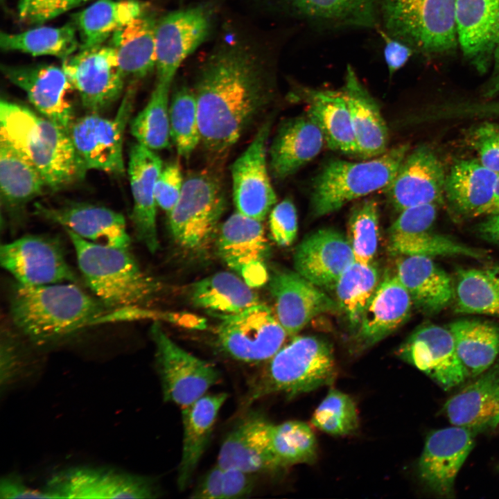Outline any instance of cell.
<instances>
[{"label": "cell", "mask_w": 499, "mask_h": 499, "mask_svg": "<svg viewBox=\"0 0 499 499\" xmlns=\"http://www.w3.org/2000/svg\"><path fill=\"white\" fill-rule=\"evenodd\" d=\"M467 142L486 167L499 174V123L490 121L472 127Z\"/></svg>", "instance_id": "816d5d0a"}, {"label": "cell", "mask_w": 499, "mask_h": 499, "mask_svg": "<svg viewBox=\"0 0 499 499\" xmlns=\"http://www.w3.org/2000/svg\"><path fill=\"white\" fill-rule=\"evenodd\" d=\"M446 173L435 152L427 146H419L407 154L383 191L399 212L421 204L439 205L445 197Z\"/></svg>", "instance_id": "ac0fdd59"}, {"label": "cell", "mask_w": 499, "mask_h": 499, "mask_svg": "<svg viewBox=\"0 0 499 499\" xmlns=\"http://www.w3.org/2000/svg\"><path fill=\"white\" fill-rule=\"evenodd\" d=\"M379 272L371 263L355 261L342 274L335 290L338 304L349 323L358 326L363 313L380 283Z\"/></svg>", "instance_id": "bcb514c9"}, {"label": "cell", "mask_w": 499, "mask_h": 499, "mask_svg": "<svg viewBox=\"0 0 499 499\" xmlns=\"http://www.w3.org/2000/svg\"><path fill=\"white\" fill-rule=\"evenodd\" d=\"M396 275L412 301L427 313H437L454 298V285L448 274L430 257L401 256Z\"/></svg>", "instance_id": "e575fe53"}, {"label": "cell", "mask_w": 499, "mask_h": 499, "mask_svg": "<svg viewBox=\"0 0 499 499\" xmlns=\"http://www.w3.org/2000/svg\"><path fill=\"white\" fill-rule=\"evenodd\" d=\"M347 238L356 261L371 263L376 255L379 238V210L374 198L364 199L353 207L348 222Z\"/></svg>", "instance_id": "681fc988"}, {"label": "cell", "mask_w": 499, "mask_h": 499, "mask_svg": "<svg viewBox=\"0 0 499 499\" xmlns=\"http://www.w3.org/2000/svg\"><path fill=\"white\" fill-rule=\"evenodd\" d=\"M498 176L478 159L457 161L446 173L445 198L461 216L488 215L493 211Z\"/></svg>", "instance_id": "f546056e"}, {"label": "cell", "mask_w": 499, "mask_h": 499, "mask_svg": "<svg viewBox=\"0 0 499 499\" xmlns=\"http://www.w3.org/2000/svg\"><path fill=\"white\" fill-rule=\"evenodd\" d=\"M225 207L224 190L215 175L200 171L184 179L180 198L168 215L177 247L191 258H205L216 243Z\"/></svg>", "instance_id": "ba28073f"}, {"label": "cell", "mask_w": 499, "mask_h": 499, "mask_svg": "<svg viewBox=\"0 0 499 499\" xmlns=\"http://www.w3.org/2000/svg\"><path fill=\"white\" fill-rule=\"evenodd\" d=\"M62 67L89 113L100 114L122 94L125 78L109 44L79 50Z\"/></svg>", "instance_id": "5bb4252c"}, {"label": "cell", "mask_w": 499, "mask_h": 499, "mask_svg": "<svg viewBox=\"0 0 499 499\" xmlns=\"http://www.w3.org/2000/svg\"><path fill=\"white\" fill-rule=\"evenodd\" d=\"M271 121L264 123L252 142L231 166L232 195L236 211L263 221L277 204L267 164Z\"/></svg>", "instance_id": "2e32d148"}, {"label": "cell", "mask_w": 499, "mask_h": 499, "mask_svg": "<svg viewBox=\"0 0 499 499\" xmlns=\"http://www.w3.org/2000/svg\"><path fill=\"white\" fill-rule=\"evenodd\" d=\"M270 423L259 413L245 417L222 441L216 464L252 474L278 471L270 446Z\"/></svg>", "instance_id": "4316f807"}, {"label": "cell", "mask_w": 499, "mask_h": 499, "mask_svg": "<svg viewBox=\"0 0 499 499\" xmlns=\"http://www.w3.org/2000/svg\"><path fill=\"white\" fill-rule=\"evenodd\" d=\"M218 317V347L228 357L243 362H267L280 350L288 335L275 313L262 302Z\"/></svg>", "instance_id": "9c48e42d"}, {"label": "cell", "mask_w": 499, "mask_h": 499, "mask_svg": "<svg viewBox=\"0 0 499 499\" xmlns=\"http://www.w3.org/2000/svg\"><path fill=\"white\" fill-rule=\"evenodd\" d=\"M1 202L10 212H18L46 187L38 169L26 157L0 138Z\"/></svg>", "instance_id": "f35d334b"}, {"label": "cell", "mask_w": 499, "mask_h": 499, "mask_svg": "<svg viewBox=\"0 0 499 499\" xmlns=\"http://www.w3.org/2000/svg\"><path fill=\"white\" fill-rule=\"evenodd\" d=\"M324 137L306 113L281 124L269 149V170L273 178L283 180L295 173L321 152Z\"/></svg>", "instance_id": "83f0119b"}, {"label": "cell", "mask_w": 499, "mask_h": 499, "mask_svg": "<svg viewBox=\"0 0 499 499\" xmlns=\"http://www.w3.org/2000/svg\"><path fill=\"white\" fill-rule=\"evenodd\" d=\"M413 301L396 274L380 281L362 316L357 340L361 349L376 344L409 317Z\"/></svg>", "instance_id": "1f68e13d"}, {"label": "cell", "mask_w": 499, "mask_h": 499, "mask_svg": "<svg viewBox=\"0 0 499 499\" xmlns=\"http://www.w3.org/2000/svg\"><path fill=\"white\" fill-rule=\"evenodd\" d=\"M17 344L6 335L1 344V385L7 388L20 374L21 360Z\"/></svg>", "instance_id": "680465c9"}, {"label": "cell", "mask_w": 499, "mask_h": 499, "mask_svg": "<svg viewBox=\"0 0 499 499\" xmlns=\"http://www.w3.org/2000/svg\"><path fill=\"white\" fill-rule=\"evenodd\" d=\"M310 422L319 430L331 435H351L359 425L356 405L348 394L331 389L315 410Z\"/></svg>", "instance_id": "f907efd6"}, {"label": "cell", "mask_w": 499, "mask_h": 499, "mask_svg": "<svg viewBox=\"0 0 499 499\" xmlns=\"http://www.w3.org/2000/svg\"><path fill=\"white\" fill-rule=\"evenodd\" d=\"M170 85L157 80L148 103L130 122V132L137 142L154 151L165 149L170 144Z\"/></svg>", "instance_id": "ee69618b"}, {"label": "cell", "mask_w": 499, "mask_h": 499, "mask_svg": "<svg viewBox=\"0 0 499 499\" xmlns=\"http://www.w3.org/2000/svg\"><path fill=\"white\" fill-rule=\"evenodd\" d=\"M222 469L220 479V499L248 497L254 488L255 474L236 469Z\"/></svg>", "instance_id": "6f0895ef"}, {"label": "cell", "mask_w": 499, "mask_h": 499, "mask_svg": "<svg viewBox=\"0 0 499 499\" xmlns=\"http://www.w3.org/2000/svg\"><path fill=\"white\" fill-rule=\"evenodd\" d=\"M0 138L34 164L51 189L70 185L87 172L68 130L24 105L1 100Z\"/></svg>", "instance_id": "3957f363"}, {"label": "cell", "mask_w": 499, "mask_h": 499, "mask_svg": "<svg viewBox=\"0 0 499 499\" xmlns=\"http://www.w3.org/2000/svg\"><path fill=\"white\" fill-rule=\"evenodd\" d=\"M457 0H380L385 32L426 57L456 49Z\"/></svg>", "instance_id": "52a82bcc"}, {"label": "cell", "mask_w": 499, "mask_h": 499, "mask_svg": "<svg viewBox=\"0 0 499 499\" xmlns=\"http://www.w3.org/2000/svg\"><path fill=\"white\" fill-rule=\"evenodd\" d=\"M403 143L362 161L333 159L315 178L310 195L313 216L339 210L348 202L384 189L396 176L409 152Z\"/></svg>", "instance_id": "8992f818"}, {"label": "cell", "mask_w": 499, "mask_h": 499, "mask_svg": "<svg viewBox=\"0 0 499 499\" xmlns=\"http://www.w3.org/2000/svg\"><path fill=\"white\" fill-rule=\"evenodd\" d=\"M215 245L220 258L250 287L268 281L270 247L262 221L236 211L220 225Z\"/></svg>", "instance_id": "9a60e30c"}, {"label": "cell", "mask_w": 499, "mask_h": 499, "mask_svg": "<svg viewBox=\"0 0 499 499\" xmlns=\"http://www.w3.org/2000/svg\"><path fill=\"white\" fill-rule=\"evenodd\" d=\"M448 329L469 376H478L492 366L499 354L498 324L461 319L449 324Z\"/></svg>", "instance_id": "60d3db41"}, {"label": "cell", "mask_w": 499, "mask_h": 499, "mask_svg": "<svg viewBox=\"0 0 499 499\" xmlns=\"http://www.w3.org/2000/svg\"><path fill=\"white\" fill-rule=\"evenodd\" d=\"M295 271L322 289L333 290L356 260L347 238L332 229L308 234L295 249Z\"/></svg>", "instance_id": "cb8c5ba5"}, {"label": "cell", "mask_w": 499, "mask_h": 499, "mask_svg": "<svg viewBox=\"0 0 499 499\" xmlns=\"http://www.w3.org/2000/svg\"><path fill=\"white\" fill-rule=\"evenodd\" d=\"M191 298L195 306L217 317L236 314L261 303L252 287L228 272L195 282L191 289Z\"/></svg>", "instance_id": "ab89813d"}, {"label": "cell", "mask_w": 499, "mask_h": 499, "mask_svg": "<svg viewBox=\"0 0 499 499\" xmlns=\"http://www.w3.org/2000/svg\"><path fill=\"white\" fill-rule=\"evenodd\" d=\"M270 446L277 470L316 459L317 441L310 426L300 421L270 423Z\"/></svg>", "instance_id": "f6af8a7d"}, {"label": "cell", "mask_w": 499, "mask_h": 499, "mask_svg": "<svg viewBox=\"0 0 499 499\" xmlns=\"http://www.w3.org/2000/svg\"><path fill=\"white\" fill-rule=\"evenodd\" d=\"M3 76L21 89L30 103L41 114L69 130L74 120L69 97L73 89L62 67L40 64L27 66L1 65Z\"/></svg>", "instance_id": "ffe728a7"}, {"label": "cell", "mask_w": 499, "mask_h": 499, "mask_svg": "<svg viewBox=\"0 0 499 499\" xmlns=\"http://www.w3.org/2000/svg\"><path fill=\"white\" fill-rule=\"evenodd\" d=\"M397 355L425 373L444 390L469 377L448 329L434 324L417 328L399 347Z\"/></svg>", "instance_id": "e0dca14e"}, {"label": "cell", "mask_w": 499, "mask_h": 499, "mask_svg": "<svg viewBox=\"0 0 499 499\" xmlns=\"http://www.w3.org/2000/svg\"><path fill=\"white\" fill-rule=\"evenodd\" d=\"M297 214L290 198L276 204L269 213V228L272 239L279 245L288 246L297 233Z\"/></svg>", "instance_id": "db71d44e"}, {"label": "cell", "mask_w": 499, "mask_h": 499, "mask_svg": "<svg viewBox=\"0 0 499 499\" xmlns=\"http://www.w3.org/2000/svg\"><path fill=\"white\" fill-rule=\"evenodd\" d=\"M456 27L463 55L486 73L499 42V0H457Z\"/></svg>", "instance_id": "484cf974"}, {"label": "cell", "mask_w": 499, "mask_h": 499, "mask_svg": "<svg viewBox=\"0 0 499 499\" xmlns=\"http://www.w3.org/2000/svg\"><path fill=\"white\" fill-rule=\"evenodd\" d=\"M44 490L51 498H157V483L151 478L116 469L77 466L60 471Z\"/></svg>", "instance_id": "7c38bea8"}, {"label": "cell", "mask_w": 499, "mask_h": 499, "mask_svg": "<svg viewBox=\"0 0 499 499\" xmlns=\"http://www.w3.org/2000/svg\"><path fill=\"white\" fill-rule=\"evenodd\" d=\"M184 182L178 161H172L163 166L156 183L155 200L157 206L168 215L180 198Z\"/></svg>", "instance_id": "11a10c76"}, {"label": "cell", "mask_w": 499, "mask_h": 499, "mask_svg": "<svg viewBox=\"0 0 499 499\" xmlns=\"http://www.w3.org/2000/svg\"><path fill=\"white\" fill-rule=\"evenodd\" d=\"M444 412L451 424L475 433L496 428L499 423V362L450 398Z\"/></svg>", "instance_id": "4dcf8cb0"}, {"label": "cell", "mask_w": 499, "mask_h": 499, "mask_svg": "<svg viewBox=\"0 0 499 499\" xmlns=\"http://www.w3.org/2000/svg\"><path fill=\"white\" fill-rule=\"evenodd\" d=\"M292 100L306 105V113L322 130L328 147L358 155V148L347 102L340 91L297 86Z\"/></svg>", "instance_id": "f1b7e54d"}, {"label": "cell", "mask_w": 499, "mask_h": 499, "mask_svg": "<svg viewBox=\"0 0 499 499\" xmlns=\"http://www.w3.org/2000/svg\"><path fill=\"white\" fill-rule=\"evenodd\" d=\"M490 69L491 75L482 91V95L485 98H492L499 95V42L495 49Z\"/></svg>", "instance_id": "be15d7a7"}, {"label": "cell", "mask_w": 499, "mask_h": 499, "mask_svg": "<svg viewBox=\"0 0 499 499\" xmlns=\"http://www.w3.org/2000/svg\"><path fill=\"white\" fill-rule=\"evenodd\" d=\"M340 91L347 102L358 148L363 159L379 156L387 150L388 131L375 99L348 67Z\"/></svg>", "instance_id": "d6a6232c"}, {"label": "cell", "mask_w": 499, "mask_h": 499, "mask_svg": "<svg viewBox=\"0 0 499 499\" xmlns=\"http://www.w3.org/2000/svg\"><path fill=\"white\" fill-rule=\"evenodd\" d=\"M35 213L58 224L85 240L107 246L130 249L131 240L124 216L110 208L86 203L60 207L35 203Z\"/></svg>", "instance_id": "603a6c76"}, {"label": "cell", "mask_w": 499, "mask_h": 499, "mask_svg": "<svg viewBox=\"0 0 499 499\" xmlns=\"http://www.w3.org/2000/svg\"><path fill=\"white\" fill-rule=\"evenodd\" d=\"M388 247L392 254L401 256H455L481 259L487 253L450 236L430 230L407 234H388Z\"/></svg>", "instance_id": "7dc6e473"}, {"label": "cell", "mask_w": 499, "mask_h": 499, "mask_svg": "<svg viewBox=\"0 0 499 499\" xmlns=\"http://www.w3.org/2000/svg\"><path fill=\"white\" fill-rule=\"evenodd\" d=\"M210 28V15L203 7L173 12L157 21L155 29L157 80L172 83L182 62L204 41Z\"/></svg>", "instance_id": "d6986e66"}, {"label": "cell", "mask_w": 499, "mask_h": 499, "mask_svg": "<svg viewBox=\"0 0 499 499\" xmlns=\"http://www.w3.org/2000/svg\"><path fill=\"white\" fill-rule=\"evenodd\" d=\"M110 310L76 283L29 286L16 282L10 299L11 319L31 341L58 340L96 325Z\"/></svg>", "instance_id": "7a4b0ae2"}, {"label": "cell", "mask_w": 499, "mask_h": 499, "mask_svg": "<svg viewBox=\"0 0 499 499\" xmlns=\"http://www.w3.org/2000/svg\"><path fill=\"white\" fill-rule=\"evenodd\" d=\"M134 95V88L127 91L114 118L89 113L71 123L68 132L87 170H97L115 175L124 174L123 141L133 107Z\"/></svg>", "instance_id": "8fae6325"}, {"label": "cell", "mask_w": 499, "mask_h": 499, "mask_svg": "<svg viewBox=\"0 0 499 499\" xmlns=\"http://www.w3.org/2000/svg\"><path fill=\"white\" fill-rule=\"evenodd\" d=\"M157 21L146 14L116 30L108 44L114 51L125 78L140 79L156 67Z\"/></svg>", "instance_id": "74e56055"}, {"label": "cell", "mask_w": 499, "mask_h": 499, "mask_svg": "<svg viewBox=\"0 0 499 499\" xmlns=\"http://www.w3.org/2000/svg\"><path fill=\"white\" fill-rule=\"evenodd\" d=\"M140 0H97L73 15L79 50L103 44L118 29L146 13Z\"/></svg>", "instance_id": "8d00e7d4"}, {"label": "cell", "mask_w": 499, "mask_h": 499, "mask_svg": "<svg viewBox=\"0 0 499 499\" xmlns=\"http://www.w3.org/2000/svg\"><path fill=\"white\" fill-rule=\"evenodd\" d=\"M150 333L155 345L156 365L166 402L186 407L219 382L221 375L216 367L177 345L157 321L151 326Z\"/></svg>", "instance_id": "30bf717a"}, {"label": "cell", "mask_w": 499, "mask_h": 499, "mask_svg": "<svg viewBox=\"0 0 499 499\" xmlns=\"http://www.w3.org/2000/svg\"><path fill=\"white\" fill-rule=\"evenodd\" d=\"M437 213V204H426L400 211L388 234H406L430 230Z\"/></svg>", "instance_id": "9f6ffc18"}, {"label": "cell", "mask_w": 499, "mask_h": 499, "mask_svg": "<svg viewBox=\"0 0 499 499\" xmlns=\"http://www.w3.org/2000/svg\"><path fill=\"white\" fill-rule=\"evenodd\" d=\"M487 216L478 225V232L483 239L499 246V210Z\"/></svg>", "instance_id": "6125c7cd"}, {"label": "cell", "mask_w": 499, "mask_h": 499, "mask_svg": "<svg viewBox=\"0 0 499 499\" xmlns=\"http://www.w3.org/2000/svg\"><path fill=\"white\" fill-rule=\"evenodd\" d=\"M1 266L16 280L29 286L76 283L60 241L45 235L29 234L3 244Z\"/></svg>", "instance_id": "4fadbf2b"}, {"label": "cell", "mask_w": 499, "mask_h": 499, "mask_svg": "<svg viewBox=\"0 0 499 499\" xmlns=\"http://www.w3.org/2000/svg\"><path fill=\"white\" fill-rule=\"evenodd\" d=\"M476 433L454 426L437 430L427 437L418 462L422 482L433 492L448 496L455 478L474 445Z\"/></svg>", "instance_id": "7402d4cb"}, {"label": "cell", "mask_w": 499, "mask_h": 499, "mask_svg": "<svg viewBox=\"0 0 499 499\" xmlns=\"http://www.w3.org/2000/svg\"><path fill=\"white\" fill-rule=\"evenodd\" d=\"M311 21L338 26L372 27L379 21L380 0H270Z\"/></svg>", "instance_id": "d590c367"}, {"label": "cell", "mask_w": 499, "mask_h": 499, "mask_svg": "<svg viewBox=\"0 0 499 499\" xmlns=\"http://www.w3.org/2000/svg\"><path fill=\"white\" fill-rule=\"evenodd\" d=\"M227 399L226 393L204 394L182 408V452L177 469V486L184 490L209 441L219 411Z\"/></svg>", "instance_id": "836d02e7"}, {"label": "cell", "mask_w": 499, "mask_h": 499, "mask_svg": "<svg viewBox=\"0 0 499 499\" xmlns=\"http://www.w3.org/2000/svg\"><path fill=\"white\" fill-rule=\"evenodd\" d=\"M268 283L274 313L288 335H295L316 316L339 307L323 289L297 272L274 269Z\"/></svg>", "instance_id": "44dd1931"}, {"label": "cell", "mask_w": 499, "mask_h": 499, "mask_svg": "<svg viewBox=\"0 0 499 499\" xmlns=\"http://www.w3.org/2000/svg\"><path fill=\"white\" fill-rule=\"evenodd\" d=\"M453 299L457 313L499 317V263L459 268Z\"/></svg>", "instance_id": "b9f144b4"}, {"label": "cell", "mask_w": 499, "mask_h": 499, "mask_svg": "<svg viewBox=\"0 0 499 499\" xmlns=\"http://www.w3.org/2000/svg\"><path fill=\"white\" fill-rule=\"evenodd\" d=\"M86 0H19L18 17L29 25H40L75 8Z\"/></svg>", "instance_id": "f5cc1de1"}, {"label": "cell", "mask_w": 499, "mask_h": 499, "mask_svg": "<svg viewBox=\"0 0 499 499\" xmlns=\"http://www.w3.org/2000/svg\"><path fill=\"white\" fill-rule=\"evenodd\" d=\"M0 498H51V496L45 490L41 491L28 487L19 476L15 474L6 475L1 479L0 483Z\"/></svg>", "instance_id": "94428289"}, {"label": "cell", "mask_w": 499, "mask_h": 499, "mask_svg": "<svg viewBox=\"0 0 499 499\" xmlns=\"http://www.w3.org/2000/svg\"><path fill=\"white\" fill-rule=\"evenodd\" d=\"M252 380L246 401L283 394L292 398L333 383L337 369L331 345L314 336H298L280 350Z\"/></svg>", "instance_id": "5b68a950"}, {"label": "cell", "mask_w": 499, "mask_h": 499, "mask_svg": "<svg viewBox=\"0 0 499 499\" xmlns=\"http://www.w3.org/2000/svg\"><path fill=\"white\" fill-rule=\"evenodd\" d=\"M163 166L155 151L137 142L131 146L128 170L133 198L130 218L137 238L151 253L159 247L155 186Z\"/></svg>", "instance_id": "d4e9b609"}, {"label": "cell", "mask_w": 499, "mask_h": 499, "mask_svg": "<svg viewBox=\"0 0 499 499\" xmlns=\"http://www.w3.org/2000/svg\"><path fill=\"white\" fill-rule=\"evenodd\" d=\"M170 137L177 152L188 159L201 142L198 105L193 90L183 87L169 105Z\"/></svg>", "instance_id": "c3c4849f"}, {"label": "cell", "mask_w": 499, "mask_h": 499, "mask_svg": "<svg viewBox=\"0 0 499 499\" xmlns=\"http://www.w3.org/2000/svg\"><path fill=\"white\" fill-rule=\"evenodd\" d=\"M0 46L5 51H20L33 56L52 55L63 60L80 48L73 21L59 27L39 26L17 33L1 32Z\"/></svg>", "instance_id": "7bdbcfd3"}, {"label": "cell", "mask_w": 499, "mask_h": 499, "mask_svg": "<svg viewBox=\"0 0 499 499\" xmlns=\"http://www.w3.org/2000/svg\"><path fill=\"white\" fill-rule=\"evenodd\" d=\"M65 230L85 283L109 310L147 308L154 301L161 285L141 268L130 249L95 243Z\"/></svg>", "instance_id": "277c9868"}, {"label": "cell", "mask_w": 499, "mask_h": 499, "mask_svg": "<svg viewBox=\"0 0 499 499\" xmlns=\"http://www.w3.org/2000/svg\"><path fill=\"white\" fill-rule=\"evenodd\" d=\"M384 39L383 56L390 76L402 68L414 51L403 41L395 38L385 31L380 32Z\"/></svg>", "instance_id": "91938a15"}, {"label": "cell", "mask_w": 499, "mask_h": 499, "mask_svg": "<svg viewBox=\"0 0 499 499\" xmlns=\"http://www.w3.org/2000/svg\"><path fill=\"white\" fill-rule=\"evenodd\" d=\"M497 210H499V176H498L497 183H496V186L495 198H494L492 212L496 211Z\"/></svg>", "instance_id": "e7e4bbea"}, {"label": "cell", "mask_w": 499, "mask_h": 499, "mask_svg": "<svg viewBox=\"0 0 499 499\" xmlns=\"http://www.w3.org/2000/svg\"><path fill=\"white\" fill-rule=\"evenodd\" d=\"M201 142L222 157L268 103L266 73L255 54L236 43L216 50L202 66L195 89Z\"/></svg>", "instance_id": "6da1fadb"}]
</instances>
